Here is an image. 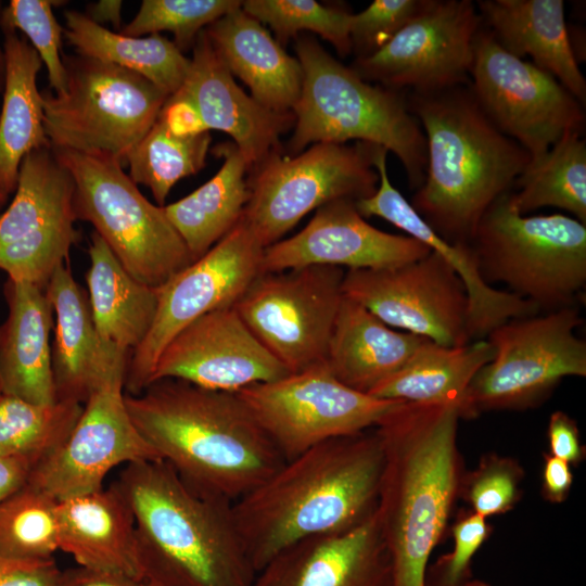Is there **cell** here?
Instances as JSON below:
<instances>
[{
    "mask_svg": "<svg viewBox=\"0 0 586 586\" xmlns=\"http://www.w3.org/2000/svg\"><path fill=\"white\" fill-rule=\"evenodd\" d=\"M537 314L510 319L487 334L493 357L470 382L461 418L538 406L564 378L586 375V342L575 333L578 310Z\"/></svg>",
    "mask_w": 586,
    "mask_h": 586,
    "instance_id": "30bf717a",
    "label": "cell"
},
{
    "mask_svg": "<svg viewBox=\"0 0 586 586\" xmlns=\"http://www.w3.org/2000/svg\"><path fill=\"white\" fill-rule=\"evenodd\" d=\"M54 586H158L146 578L76 566L60 572Z\"/></svg>",
    "mask_w": 586,
    "mask_h": 586,
    "instance_id": "c3c4849f",
    "label": "cell"
},
{
    "mask_svg": "<svg viewBox=\"0 0 586 586\" xmlns=\"http://www.w3.org/2000/svg\"><path fill=\"white\" fill-rule=\"evenodd\" d=\"M241 4L238 0H143L120 34L142 37L170 31L174 43L183 52L193 48L202 30Z\"/></svg>",
    "mask_w": 586,
    "mask_h": 586,
    "instance_id": "60d3db41",
    "label": "cell"
},
{
    "mask_svg": "<svg viewBox=\"0 0 586 586\" xmlns=\"http://www.w3.org/2000/svg\"><path fill=\"white\" fill-rule=\"evenodd\" d=\"M475 5L483 26L505 51L522 60L530 55L585 105L586 80L572 49L562 0H479Z\"/></svg>",
    "mask_w": 586,
    "mask_h": 586,
    "instance_id": "484cf974",
    "label": "cell"
},
{
    "mask_svg": "<svg viewBox=\"0 0 586 586\" xmlns=\"http://www.w3.org/2000/svg\"><path fill=\"white\" fill-rule=\"evenodd\" d=\"M342 291L391 328L442 346L471 342L464 285L436 252L390 268L348 269Z\"/></svg>",
    "mask_w": 586,
    "mask_h": 586,
    "instance_id": "ac0fdd59",
    "label": "cell"
},
{
    "mask_svg": "<svg viewBox=\"0 0 586 586\" xmlns=\"http://www.w3.org/2000/svg\"><path fill=\"white\" fill-rule=\"evenodd\" d=\"M131 509L144 577L158 586H252L256 572L231 505L164 460L124 466L113 483Z\"/></svg>",
    "mask_w": 586,
    "mask_h": 586,
    "instance_id": "5b68a950",
    "label": "cell"
},
{
    "mask_svg": "<svg viewBox=\"0 0 586 586\" xmlns=\"http://www.w3.org/2000/svg\"><path fill=\"white\" fill-rule=\"evenodd\" d=\"M430 252L426 245L409 235L392 234L368 224L355 201L336 200L317 208L302 231L267 246L262 272L311 265L390 268L420 259Z\"/></svg>",
    "mask_w": 586,
    "mask_h": 586,
    "instance_id": "7402d4cb",
    "label": "cell"
},
{
    "mask_svg": "<svg viewBox=\"0 0 586 586\" xmlns=\"http://www.w3.org/2000/svg\"><path fill=\"white\" fill-rule=\"evenodd\" d=\"M0 395H1V392H0Z\"/></svg>",
    "mask_w": 586,
    "mask_h": 586,
    "instance_id": "9f6ffc18",
    "label": "cell"
},
{
    "mask_svg": "<svg viewBox=\"0 0 586 586\" xmlns=\"http://www.w3.org/2000/svg\"><path fill=\"white\" fill-rule=\"evenodd\" d=\"M430 3L431 0H374L353 14L349 38L356 59L379 51Z\"/></svg>",
    "mask_w": 586,
    "mask_h": 586,
    "instance_id": "ee69618b",
    "label": "cell"
},
{
    "mask_svg": "<svg viewBox=\"0 0 586 586\" xmlns=\"http://www.w3.org/2000/svg\"><path fill=\"white\" fill-rule=\"evenodd\" d=\"M379 146L320 142L293 156L271 153L251 170L250 198L241 218L266 249L310 211L336 200L356 202L372 195L379 183L373 165Z\"/></svg>",
    "mask_w": 586,
    "mask_h": 586,
    "instance_id": "8fae6325",
    "label": "cell"
},
{
    "mask_svg": "<svg viewBox=\"0 0 586 586\" xmlns=\"http://www.w3.org/2000/svg\"><path fill=\"white\" fill-rule=\"evenodd\" d=\"M547 437L550 454L570 466L578 464L585 457L577 424L564 411H553L548 421Z\"/></svg>",
    "mask_w": 586,
    "mask_h": 586,
    "instance_id": "7dc6e473",
    "label": "cell"
},
{
    "mask_svg": "<svg viewBox=\"0 0 586 586\" xmlns=\"http://www.w3.org/2000/svg\"><path fill=\"white\" fill-rule=\"evenodd\" d=\"M242 10L269 25L279 43L309 30L328 40L342 56L352 52L349 28L353 13L320 4L314 0H247Z\"/></svg>",
    "mask_w": 586,
    "mask_h": 586,
    "instance_id": "ab89813d",
    "label": "cell"
},
{
    "mask_svg": "<svg viewBox=\"0 0 586 586\" xmlns=\"http://www.w3.org/2000/svg\"><path fill=\"white\" fill-rule=\"evenodd\" d=\"M470 88L489 120L525 149L531 162L565 133L584 132V105L550 73L505 51L483 24Z\"/></svg>",
    "mask_w": 586,
    "mask_h": 586,
    "instance_id": "4fadbf2b",
    "label": "cell"
},
{
    "mask_svg": "<svg viewBox=\"0 0 586 586\" xmlns=\"http://www.w3.org/2000/svg\"><path fill=\"white\" fill-rule=\"evenodd\" d=\"M67 91H41L51 148L106 156L125 165L168 95L143 76L92 58L66 55Z\"/></svg>",
    "mask_w": 586,
    "mask_h": 586,
    "instance_id": "ba28073f",
    "label": "cell"
},
{
    "mask_svg": "<svg viewBox=\"0 0 586 586\" xmlns=\"http://www.w3.org/2000/svg\"><path fill=\"white\" fill-rule=\"evenodd\" d=\"M89 258L86 281L97 332L106 345L131 354L153 324L156 286L132 277L94 231Z\"/></svg>",
    "mask_w": 586,
    "mask_h": 586,
    "instance_id": "1f68e13d",
    "label": "cell"
},
{
    "mask_svg": "<svg viewBox=\"0 0 586 586\" xmlns=\"http://www.w3.org/2000/svg\"><path fill=\"white\" fill-rule=\"evenodd\" d=\"M34 466L25 458L0 457V502L26 484Z\"/></svg>",
    "mask_w": 586,
    "mask_h": 586,
    "instance_id": "f907efd6",
    "label": "cell"
},
{
    "mask_svg": "<svg viewBox=\"0 0 586 586\" xmlns=\"http://www.w3.org/2000/svg\"><path fill=\"white\" fill-rule=\"evenodd\" d=\"M188 75L169 95L160 116L176 132L216 129L233 139L249 173L271 153L280 151V137L295 123L293 113L272 112L234 81L205 30L192 48Z\"/></svg>",
    "mask_w": 586,
    "mask_h": 586,
    "instance_id": "ffe728a7",
    "label": "cell"
},
{
    "mask_svg": "<svg viewBox=\"0 0 586 586\" xmlns=\"http://www.w3.org/2000/svg\"><path fill=\"white\" fill-rule=\"evenodd\" d=\"M524 471L518 460L487 453L477 466L462 474L458 496L483 518L507 513L522 497Z\"/></svg>",
    "mask_w": 586,
    "mask_h": 586,
    "instance_id": "7bdbcfd3",
    "label": "cell"
},
{
    "mask_svg": "<svg viewBox=\"0 0 586 586\" xmlns=\"http://www.w3.org/2000/svg\"><path fill=\"white\" fill-rule=\"evenodd\" d=\"M65 1L11 0L3 7L1 30L22 31L40 56L48 71L54 94L67 91V73L61 55L64 28L56 21L52 7Z\"/></svg>",
    "mask_w": 586,
    "mask_h": 586,
    "instance_id": "b9f144b4",
    "label": "cell"
},
{
    "mask_svg": "<svg viewBox=\"0 0 586 586\" xmlns=\"http://www.w3.org/2000/svg\"><path fill=\"white\" fill-rule=\"evenodd\" d=\"M60 550L58 501L25 484L0 502V555L46 560Z\"/></svg>",
    "mask_w": 586,
    "mask_h": 586,
    "instance_id": "f35d334b",
    "label": "cell"
},
{
    "mask_svg": "<svg viewBox=\"0 0 586 586\" xmlns=\"http://www.w3.org/2000/svg\"><path fill=\"white\" fill-rule=\"evenodd\" d=\"M482 27L471 0H431L375 53L355 59L362 79L402 92L426 93L470 84Z\"/></svg>",
    "mask_w": 586,
    "mask_h": 586,
    "instance_id": "e0dca14e",
    "label": "cell"
},
{
    "mask_svg": "<svg viewBox=\"0 0 586 586\" xmlns=\"http://www.w3.org/2000/svg\"><path fill=\"white\" fill-rule=\"evenodd\" d=\"M74 180L77 220L90 222L122 266L137 280L160 286L193 263L164 207L151 203L106 156L52 148Z\"/></svg>",
    "mask_w": 586,
    "mask_h": 586,
    "instance_id": "9c48e42d",
    "label": "cell"
},
{
    "mask_svg": "<svg viewBox=\"0 0 586 586\" xmlns=\"http://www.w3.org/2000/svg\"><path fill=\"white\" fill-rule=\"evenodd\" d=\"M7 200H8V195L3 194V193L0 191V211H1V209L3 208V206L5 205Z\"/></svg>",
    "mask_w": 586,
    "mask_h": 586,
    "instance_id": "11a10c76",
    "label": "cell"
},
{
    "mask_svg": "<svg viewBox=\"0 0 586 586\" xmlns=\"http://www.w3.org/2000/svg\"><path fill=\"white\" fill-rule=\"evenodd\" d=\"M387 150L380 148L373 158L379 175L375 192L355 202L362 217L383 218L440 254L462 281L469 302L471 341L485 339L506 321L535 315L539 309L531 302L493 288L482 277L469 244L451 243L442 238L392 184L386 167Z\"/></svg>",
    "mask_w": 586,
    "mask_h": 586,
    "instance_id": "603a6c76",
    "label": "cell"
},
{
    "mask_svg": "<svg viewBox=\"0 0 586 586\" xmlns=\"http://www.w3.org/2000/svg\"><path fill=\"white\" fill-rule=\"evenodd\" d=\"M459 586H493L484 581H480V579H469L467 582H464L463 584L459 585Z\"/></svg>",
    "mask_w": 586,
    "mask_h": 586,
    "instance_id": "db71d44e",
    "label": "cell"
},
{
    "mask_svg": "<svg viewBox=\"0 0 586 586\" xmlns=\"http://www.w3.org/2000/svg\"><path fill=\"white\" fill-rule=\"evenodd\" d=\"M74 180L52 148L29 152L14 198L0 214V269L8 279L46 289L78 240Z\"/></svg>",
    "mask_w": 586,
    "mask_h": 586,
    "instance_id": "2e32d148",
    "label": "cell"
},
{
    "mask_svg": "<svg viewBox=\"0 0 586 586\" xmlns=\"http://www.w3.org/2000/svg\"><path fill=\"white\" fill-rule=\"evenodd\" d=\"M252 586H392L377 513L352 530L290 545L256 573Z\"/></svg>",
    "mask_w": 586,
    "mask_h": 586,
    "instance_id": "cb8c5ba5",
    "label": "cell"
},
{
    "mask_svg": "<svg viewBox=\"0 0 586 586\" xmlns=\"http://www.w3.org/2000/svg\"><path fill=\"white\" fill-rule=\"evenodd\" d=\"M264 250L241 218L202 257L156 286V315L148 335L130 355L125 393L137 395L148 386L162 352L184 327L205 314L234 306L262 272Z\"/></svg>",
    "mask_w": 586,
    "mask_h": 586,
    "instance_id": "9a60e30c",
    "label": "cell"
},
{
    "mask_svg": "<svg viewBox=\"0 0 586 586\" xmlns=\"http://www.w3.org/2000/svg\"><path fill=\"white\" fill-rule=\"evenodd\" d=\"M426 340L394 330L343 294L324 364L341 383L370 394L403 368Z\"/></svg>",
    "mask_w": 586,
    "mask_h": 586,
    "instance_id": "f546056e",
    "label": "cell"
},
{
    "mask_svg": "<svg viewBox=\"0 0 586 586\" xmlns=\"http://www.w3.org/2000/svg\"><path fill=\"white\" fill-rule=\"evenodd\" d=\"M64 18V36L77 54L135 72L168 97L183 84L191 60L166 37L160 34L131 37L115 33L77 10L66 11Z\"/></svg>",
    "mask_w": 586,
    "mask_h": 586,
    "instance_id": "e575fe53",
    "label": "cell"
},
{
    "mask_svg": "<svg viewBox=\"0 0 586 586\" xmlns=\"http://www.w3.org/2000/svg\"><path fill=\"white\" fill-rule=\"evenodd\" d=\"M212 152L224 160L217 174L183 199L163 206L193 260L238 225L250 198L249 166L238 146L224 142Z\"/></svg>",
    "mask_w": 586,
    "mask_h": 586,
    "instance_id": "d6a6232c",
    "label": "cell"
},
{
    "mask_svg": "<svg viewBox=\"0 0 586 586\" xmlns=\"http://www.w3.org/2000/svg\"><path fill=\"white\" fill-rule=\"evenodd\" d=\"M383 464L373 428L307 449L234 501L232 518L255 572L296 542L342 533L372 517Z\"/></svg>",
    "mask_w": 586,
    "mask_h": 586,
    "instance_id": "6da1fadb",
    "label": "cell"
},
{
    "mask_svg": "<svg viewBox=\"0 0 586 586\" xmlns=\"http://www.w3.org/2000/svg\"><path fill=\"white\" fill-rule=\"evenodd\" d=\"M573 484L571 466L549 454L544 456L542 492L552 504L564 502Z\"/></svg>",
    "mask_w": 586,
    "mask_h": 586,
    "instance_id": "681fc988",
    "label": "cell"
},
{
    "mask_svg": "<svg viewBox=\"0 0 586 586\" xmlns=\"http://www.w3.org/2000/svg\"><path fill=\"white\" fill-rule=\"evenodd\" d=\"M60 550L78 565L145 578L130 507L109 488L58 501Z\"/></svg>",
    "mask_w": 586,
    "mask_h": 586,
    "instance_id": "83f0119b",
    "label": "cell"
},
{
    "mask_svg": "<svg viewBox=\"0 0 586 586\" xmlns=\"http://www.w3.org/2000/svg\"><path fill=\"white\" fill-rule=\"evenodd\" d=\"M204 30L256 102L276 113H293L302 93V66L258 21L239 7Z\"/></svg>",
    "mask_w": 586,
    "mask_h": 586,
    "instance_id": "f1b7e54d",
    "label": "cell"
},
{
    "mask_svg": "<svg viewBox=\"0 0 586 586\" xmlns=\"http://www.w3.org/2000/svg\"><path fill=\"white\" fill-rule=\"evenodd\" d=\"M303 71L295 127L288 146L293 155L309 143L364 141L384 146L403 164L411 189L426 171V142L406 93L373 85L329 54L315 39L295 42Z\"/></svg>",
    "mask_w": 586,
    "mask_h": 586,
    "instance_id": "8992f818",
    "label": "cell"
},
{
    "mask_svg": "<svg viewBox=\"0 0 586 586\" xmlns=\"http://www.w3.org/2000/svg\"><path fill=\"white\" fill-rule=\"evenodd\" d=\"M82 407L75 402L36 404L1 394L0 457L38 463L66 440Z\"/></svg>",
    "mask_w": 586,
    "mask_h": 586,
    "instance_id": "74e56055",
    "label": "cell"
},
{
    "mask_svg": "<svg viewBox=\"0 0 586 586\" xmlns=\"http://www.w3.org/2000/svg\"><path fill=\"white\" fill-rule=\"evenodd\" d=\"M211 141L209 131L179 133L158 115L128 153L125 165L131 180L149 188L158 206H165L175 183L206 165Z\"/></svg>",
    "mask_w": 586,
    "mask_h": 586,
    "instance_id": "8d00e7d4",
    "label": "cell"
},
{
    "mask_svg": "<svg viewBox=\"0 0 586 586\" xmlns=\"http://www.w3.org/2000/svg\"><path fill=\"white\" fill-rule=\"evenodd\" d=\"M510 191L489 205L469 242L483 279L506 283L538 309L572 307L586 284V225L563 214L521 215Z\"/></svg>",
    "mask_w": 586,
    "mask_h": 586,
    "instance_id": "52a82bcc",
    "label": "cell"
},
{
    "mask_svg": "<svg viewBox=\"0 0 586 586\" xmlns=\"http://www.w3.org/2000/svg\"><path fill=\"white\" fill-rule=\"evenodd\" d=\"M458 408L402 403L375 426L384 464L377 519L392 565V586H425L462 476Z\"/></svg>",
    "mask_w": 586,
    "mask_h": 586,
    "instance_id": "3957f363",
    "label": "cell"
},
{
    "mask_svg": "<svg viewBox=\"0 0 586 586\" xmlns=\"http://www.w3.org/2000/svg\"><path fill=\"white\" fill-rule=\"evenodd\" d=\"M120 0H100L88 7L85 13L91 21L102 26L103 23H110L114 28L120 27L122 22Z\"/></svg>",
    "mask_w": 586,
    "mask_h": 586,
    "instance_id": "816d5d0a",
    "label": "cell"
},
{
    "mask_svg": "<svg viewBox=\"0 0 586 586\" xmlns=\"http://www.w3.org/2000/svg\"><path fill=\"white\" fill-rule=\"evenodd\" d=\"M584 132L565 133L540 158L530 162L510 191L515 209L528 212L551 206L586 225V141Z\"/></svg>",
    "mask_w": 586,
    "mask_h": 586,
    "instance_id": "d590c367",
    "label": "cell"
},
{
    "mask_svg": "<svg viewBox=\"0 0 586 586\" xmlns=\"http://www.w3.org/2000/svg\"><path fill=\"white\" fill-rule=\"evenodd\" d=\"M290 373L234 307H227L201 316L178 332L162 352L149 384L175 379L207 390L238 392Z\"/></svg>",
    "mask_w": 586,
    "mask_h": 586,
    "instance_id": "44dd1931",
    "label": "cell"
},
{
    "mask_svg": "<svg viewBox=\"0 0 586 586\" xmlns=\"http://www.w3.org/2000/svg\"><path fill=\"white\" fill-rule=\"evenodd\" d=\"M125 379L114 374L92 392L69 435L34 466L26 484L61 501L103 488L118 466L161 459L130 419Z\"/></svg>",
    "mask_w": 586,
    "mask_h": 586,
    "instance_id": "d6986e66",
    "label": "cell"
},
{
    "mask_svg": "<svg viewBox=\"0 0 586 586\" xmlns=\"http://www.w3.org/2000/svg\"><path fill=\"white\" fill-rule=\"evenodd\" d=\"M235 393L285 461L328 440L373 429L404 403L344 385L324 362Z\"/></svg>",
    "mask_w": 586,
    "mask_h": 586,
    "instance_id": "7c38bea8",
    "label": "cell"
},
{
    "mask_svg": "<svg viewBox=\"0 0 586 586\" xmlns=\"http://www.w3.org/2000/svg\"><path fill=\"white\" fill-rule=\"evenodd\" d=\"M3 3L0 1V30H1V14L3 10ZM5 81V55L3 44L0 42V95H2Z\"/></svg>",
    "mask_w": 586,
    "mask_h": 586,
    "instance_id": "f5cc1de1",
    "label": "cell"
},
{
    "mask_svg": "<svg viewBox=\"0 0 586 586\" xmlns=\"http://www.w3.org/2000/svg\"><path fill=\"white\" fill-rule=\"evenodd\" d=\"M8 318L0 326V392L36 404L56 400L50 336L53 308L46 291L8 279Z\"/></svg>",
    "mask_w": 586,
    "mask_h": 586,
    "instance_id": "4316f807",
    "label": "cell"
},
{
    "mask_svg": "<svg viewBox=\"0 0 586 586\" xmlns=\"http://www.w3.org/2000/svg\"><path fill=\"white\" fill-rule=\"evenodd\" d=\"M60 572L53 558L21 560L0 555V586H54Z\"/></svg>",
    "mask_w": 586,
    "mask_h": 586,
    "instance_id": "bcb514c9",
    "label": "cell"
},
{
    "mask_svg": "<svg viewBox=\"0 0 586 586\" xmlns=\"http://www.w3.org/2000/svg\"><path fill=\"white\" fill-rule=\"evenodd\" d=\"M344 275L327 265L260 272L233 307L275 358L300 372L324 362Z\"/></svg>",
    "mask_w": 586,
    "mask_h": 586,
    "instance_id": "5bb4252c",
    "label": "cell"
},
{
    "mask_svg": "<svg viewBox=\"0 0 586 586\" xmlns=\"http://www.w3.org/2000/svg\"><path fill=\"white\" fill-rule=\"evenodd\" d=\"M5 81L0 109V191L14 193L23 158L31 151L51 148L43 124L37 76L42 61L25 37L2 31Z\"/></svg>",
    "mask_w": 586,
    "mask_h": 586,
    "instance_id": "4dcf8cb0",
    "label": "cell"
},
{
    "mask_svg": "<svg viewBox=\"0 0 586 586\" xmlns=\"http://www.w3.org/2000/svg\"><path fill=\"white\" fill-rule=\"evenodd\" d=\"M44 291L55 315L51 360L56 400L84 405L107 378L127 373L131 354L102 342L88 292L75 280L68 263L58 267Z\"/></svg>",
    "mask_w": 586,
    "mask_h": 586,
    "instance_id": "d4e9b609",
    "label": "cell"
},
{
    "mask_svg": "<svg viewBox=\"0 0 586 586\" xmlns=\"http://www.w3.org/2000/svg\"><path fill=\"white\" fill-rule=\"evenodd\" d=\"M492 357L486 339L455 347L426 340L403 368L369 395L405 403L451 404L461 419L468 386Z\"/></svg>",
    "mask_w": 586,
    "mask_h": 586,
    "instance_id": "836d02e7",
    "label": "cell"
},
{
    "mask_svg": "<svg viewBox=\"0 0 586 586\" xmlns=\"http://www.w3.org/2000/svg\"><path fill=\"white\" fill-rule=\"evenodd\" d=\"M426 142V171L415 211L445 240L469 244L489 205L511 190L531 162L480 107L470 84L405 92Z\"/></svg>",
    "mask_w": 586,
    "mask_h": 586,
    "instance_id": "277c9868",
    "label": "cell"
},
{
    "mask_svg": "<svg viewBox=\"0 0 586 586\" xmlns=\"http://www.w3.org/2000/svg\"><path fill=\"white\" fill-rule=\"evenodd\" d=\"M125 404L160 458L203 494L233 504L285 462L235 392L163 379Z\"/></svg>",
    "mask_w": 586,
    "mask_h": 586,
    "instance_id": "7a4b0ae2",
    "label": "cell"
},
{
    "mask_svg": "<svg viewBox=\"0 0 586 586\" xmlns=\"http://www.w3.org/2000/svg\"><path fill=\"white\" fill-rule=\"evenodd\" d=\"M453 550L431 568L425 586H459L470 578L472 558L492 533L486 519L468 510L456 519L451 528Z\"/></svg>",
    "mask_w": 586,
    "mask_h": 586,
    "instance_id": "f6af8a7d",
    "label": "cell"
}]
</instances>
